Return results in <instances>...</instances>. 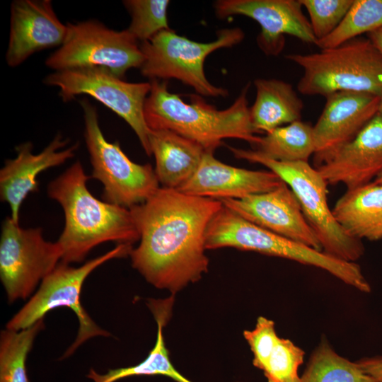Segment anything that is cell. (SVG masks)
Instances as JSON below:
<instances>
[{
    "label": "cell",
    "mask_w": 382,
    "mask_h": 382,
    "mask_svg": "<svg viewBox=\"0 0 382 382\" xmlns=\"http://www.w3.org/2000/svg\"><path fill=\"white\" fill-rule=\"evenodd\" d=\"M215 199L159 187L144 202L129 208L139 244L132 265L154 286L175 294L208 272L205 235L222 207Z\"/></svg>",
    "instance_id": "6da1fadb"
},
{
    "label": "cell",
    "mask_w": 382,
    "mask_h": 382,
    "mask_svg": "<svg viewBox=\"0 0 382 382\" xmlns=\"http://www.w3.org/2000/svg\"><path fill=\"white\" fill-rule=\"evenodd\" d=\"M90 178L77 161L47 186L48 196L64 211V227L57 242L66 264L82 262L103 243L132 245L139 241L130 209L95 197L86 186Z\"/></svg>",
    "instance_id": "7a4b0ae2"
},
{
    "label": "cell",
    "mask_w": 382,
    "mask_h": 382,
    "mask_svg": "<svg viewBox=\"0 0 382 382\" xmlns=\"http://www.w3.org/2000/svg\"><path fill=\"white\" fill-rule=\"evenodd\" d=\"M150 82L151 88L144 108L149 129L170 130L212 152L224 139H242L253 146L258 143L260 137L255 134L247 98L250 83L230 107L218 110L196 95L191 96V103L184 102L169 91L166 81Z\"/></svg>",
    "instance_id": "3957f363"
},
{
    "label": "cell",
    "mask_w": 382,
    "mask_h": 382,
    "mask_svg": "<svg viewBox=\"0 0 382 382\" xmlns=\"http://www.w3.org/2000/svg\"><path fill=\"white\" fill-rule=\"evenodd\" d=\"M205 247L207 250L230 247L291 260L324 270L360 291L369 293L371 289L356 262L339 260L274 233L247 221L224 205L207 226Z\"/></svg>",
    "instance_id": "277c9868"
},
{
    "label": "cell",
    "mask_w": 382,
    "mask_h": 382,
    "mask_svg": "<svg viewBox=\"0 0 382 382\" xmlns=\"http://www.w3.org/2000/svg\"><path fill=\"white\" fill-rule=\"evenodd\" d=\"M303 69L298 91L328 96L339 91L382 95V54L367 37H358L311 54L285 57Z\"/></svg>",
    "instance_id": "5b68a950"
},
{
    "label": "cell",
    "mask_w": 382,
    "mask_h": 382,
    "mask_svg": "<svg viewBox=\"0 0 382 382\" xmlns=\"http://www.w3.org/2000/svg\"><path fill=\"white\" fill-rule=\"evenodd\" d=\"M228 149L237 158L268 168L291 188L324 253L354 262L364 255L362 241L350 236L335 219L328 203V185L308 162H282L254 149Z\"/></svg>",
    "instance_id": "8992f818"
},
{
    "label": "cell",
    "mask_w": 382,
    "mask_h": 382,
    "mask_svg": "<svg viewBox=\"0 0 382 382\" xmlns=\"http://www.w3.org/2000/svg\"><path fill=\"white\" fill-rule=\"evenodd\" d=\"M132 249V245L117 244L110 251L77 267L60 261L41 282L35 294L8 321L6 328L12 330L27 328L43 319L52 309L65 306L74 312L79 328L75 341L63 358L70 356L91 337L110 336V332L100 328L83 307L80 301L82 286L88 276L97 267L110 260L129 255Z\"/></svg>",
    "instance_id": "52a82bcc"
},
{
    "label": "cell",
    "mask_w": 382,
    "mask_h": 382,
    "mask_svg": "<svg viewBox=\"0 0 382 382\" xmlns=\"http://www.w3.org/2000/svg\"><path fill=\"white\" fill-rule=\"evenodd\" d=\"M239 28L218 30L215 40L199 42L179 35L171 29L164 30L140 44L144 62L141 74L151 80L175 79L192 87L199 95L226 97L228 91L215 86L207 79L204 63L212 52L232 47L243 40Z\"/></svg>",
    "instance_id": "ba28073f"
},
{
    "label": "cell",
    "mask_w": 382,
    "mask_h": 382,
    "mask_svg": "<svg viewBox=\"0 0 382 382\" xmlns=\"http://www.w3.org/2000/svg\"><path fill=\"white\" fill-rule=\"evenodd\" d=\"M80 104L92 166L91 177L102 183L103 199L127 209L144 202L160 187L154 169L149 163L130 160L118 142H109L101 131L96 108L86 99Z\"/></svg>",
    "instance_id": "9c48e42d"
},
{
    "label": "cell",
    "mask_w": 382,
    "mask_h": 382,
    "mask_svg": "<svg viewBox=\"0 0 382 382\" xmlns=\"http://www.w3.org/2000/svg\"><path fill=\"white\" fill-rule=\"evenodd\" d=\"M62 45L46 59L54 71L98 67L123 78L132 68H140L144 54L127 30H115L96 20L68 23Z\"/></svg>",
    "instance_id": "30bf717a"
},
{
    "label": "cell",
    "mask_w": 382,
    "mask_h": 382,
    "mask_svg": "<svg viewBox=\"0 0 382 382\" xmlns=\"http://www.w3.org/2000/svg\"><path fill=\"white\" fill-rule=\"evenodd\" d=\"M44 83L59 89V95L67 102L81 94L88 95L122 118L133 129L141 146L151 156L144 108L151 91V82L131 83L107 69L82 67L54 71Z\"/></svg>",
    "instance_id": "8fae6325"
},
{
    "label": "cell",
    "mask_w": 382,
    "mask_h": 382,
    "mask_svg": "<svg viewBox=\"0 0 382 382\" xmlns=\"http://www.w3.org/2000/svg\"><path fill=\"white\" fill-rule=\"evenodd\" d=\"M61 259L58 243L46 241L40 228H24L11 216L4 220L0 278L10 303L29 297Z\"/></svg>",
    "instance_id": "7c38bea8"
},
{
    "label": "cell",
    "mask_w": 382,
    "mask_h": 382,
    "mask_svg": "<svg viewBox=\"0 0 382 382\" xmlns=\"http://www.w3.org/2000/svg\"><path fill=\"white\" fill-rule=\"evenodd\" d=\"M214 7L220 18L241 15L255 21L261 28L259 48L267 55H278L285 45L284 35L316 45L309 20L300 0H219Z\"/></svg>",
    "instance_id": "4fadbf2b"
},
{
    "label": "cell",
    "mask_w": 382,
    "mask_h": 382,
    "mask_svg": "<svg viewBox=\"0 0 382 382\" xmlns=\"http://www.w3.org/2000/svg\"><path fill=\"white\" fill-rule=\"evenodd\" d=\"M224 206L247 221L274 233L322 250L291 188L284 182L278 187L243 199H221Z\"/></svg>",
    "instance_id": "5bb4252c"
},
{
    "label": "cell",
    "mask_w": 382,
    "mask_h": 382,
    "mask_svg": "<svg viewBox=\"0 0 382 382\" xmlns=\"http://www.w3.org/2000/svg\"><path fill=\"white\" fill-rule=\"evenodd\" d=\"M325 98L323 112L313 126L316 168L360 132L378 113L380 102L378 96L354 91L335 92Z\"/></svg>",
    "instance_id": "9a60e30c"
},
{
    "label": "cell",
    "mask_w": 382,
    "mask_h": 382,
    "mask_svg": "<svg viewBox=\"0 0 382 382\" xmlns=\"http://www.w3.org/2000/svg\"><path fill=\"white\" fill-rule=\"evenodd\" d=\"M50 0H15L11 6L8 66L16 67L36 52L60 47L67 34Z\"/></svg>",
    "instance_id": "2e32d148"
},
{
    "label": "cell",
    "mask_w": 382,
    "mask_h": 382,
    "mask_svg": "<svg viewBox=\"0 0 382 382\" xmlns=\"http://www.w3.org/2000/svg\"><path fill=\"white\" fill-rule=\"evenodd\" d=\"M67 143L57 134L42 151L35 154L32 143L25 142L16 147V158L6 161L0 170V197L9 205L15 222L19 223L20 209L28 194L38 190V175L74 156L79 144L63 149Z\"/></svg>",
    "instance_id": "e0dca14e"
},
{
    "label": "cell",
    "mask_w": 382,
    "mask_h": 382,
    "mask_svg": "<svg viewBox=\"0 0 382 382\" xmlns=\"http://www.w3.org/2000/svg\"><path fill=\"white\" fill-rule=\"evenodd\" d=\"M284 181L271 170H252L229 166L205 151L192 177L178 190L215 199H243L271 191Z\"/></svg>",
    "instance_id": "ac0fdd59"
},
{
    "label": "cell",
    "mask_w": 382,
    "mask_h": 382,
    "mask_svg": "<svg viewBox=\"0 0 382 382\" xmlns=\"http://www.w3.org/2000/svg\"><path fill=\"white\" fill-rule=\"evenodd\" d=\"M316 169L328 185L342 183L347 190L371 183L382 170V115L378 112Z\"/></svg>",
    "instance_id": "d6986e66"
},
{
    "label": "cell",
    "mask_w": 382,
    "mask_h": 382,
    "mask_svg": "<svg viewBox=\"0 0 382 382\" xmlns=\"http://www.w3.org/2000/svg\"><path fill=\"white\" fill-rule=\"evenodd\" d=\"M149 142L157 179L170 189H178L192 177L206 151L198 143L168 129H150Z\"/></svg>",
    "instance_id": "ffe728a7"
},
{
    "label": "cell",
    "mask_w": 382,
    "mask_h": 382,
    "mask_svg": "<svg viewBox=\"0 0 382 382\" xmlns=\"http://www.w3.org/2000/svg\"><path fill=\"white\" fill-rule=\"evenodd\" d=\"M332 211L337 221L352 237L361 241L382 239V184L373 181L347 190Z\"/></svg>",
    "instance_id": "44dd1931"
},
{
    "label": "cell",
    "mask_w": 382,
    "mask_h": 382,
    "mask_svg": "<svg viewBox=\"0 0 382 382\" xmlns=\"http://www.w3.org/2000/svg\"><path fill=\"white\" fill-rule=\"evenodd\" d=\"M256 97L250 108L252 125L257 133L301 120L303 103L292 86L279 79H257Z\"/></svg>",
    "instance_id": "7402d4cb"
},
{
    "label": "cell",
    "mask_w": 382,
    "mask_h": 382,
    "mask_svg": "<svg viewBox=\"0 0 382 382\" xmlns=\"http://www.w3.org/2000/svg\"><path fill=\"white\" fill-rule=\"evenodd\" d=\"M172 303L173 301L170 299L149 301L148 305L157 322V337L155 345L142 361L132 366L109 369L105 374H99L95 369H91L86 376L93 382H116L130 376L161 375L169 377L176 382H192L173 366L165 345L163 330Z\"/></svg>",
    "instance_id": "603a6c76"
},
{
    "label": "cell",
    "mask_w": 382,
    "mask_h": 382,
    "mask_svg": "<svg viewBox=\"0 0 382 382\" xmlns=\"http://www.w3.org/2000/svg\"><path fill=\"white\" fill-rule=\"evenodd\" d=\"M254 150L282 162H308L316 150L313 126L301 120L277 127L260 137Z\"/></svg>",
    "instance_id": "cb8c5ba5"
},
{
    "label": "cell",
    "mask_w": 382,
    "mask_h": 382,
    "mask_svg": "<svg viewBox=\"0 0 382 382\" xmlns=\"http://www.w3.org/2000/svg\"><path fill=\"white\" fill-rule=\"evenodd\" d=\"M301 382H376L361 367L339 355L325 338L312 352Z\"/></svg>",
    "instance_id": "d4e9b609"
},
{
    "label": "cell",
    "mask_w": 382,
    "mask_h": 382,
    "mask_svg": "<svg viewBox=\"0 0 382 382\" xmlns=\"http://www.w3.org/2000/svg\"><path fill=\"white\" fill-rule=\"evenodd\" d=\"M44 320L20 330L5 328L0 334V382H29L26 359Z\"/></svg>",
    "instance_id": "484cf974"
},
{
    "label": "cell",
    "mask_w": 382,
    "mask_h": 382,
    "mask_svg": "<svg viewBox=\"0 0 382 382\" xmlns=\"http://www.w3.org/2000/svg\"><path fill=\"white\" fill-rule=\"evenodd\" d=\"M381 28L382 0H354L340 24L316 45L321 50L334 47Z\"/></svg>",
    "instance_id": "4316f807"
},
{
    "label": "cell",
    "mask_w": 382,
    "mask_h": 382,
    "mask_svg": "<svg viewBox=\"0 0 382 382\" xmlns=\"http://www.w3.org/2000/svg\"><path fill=\"white\" fill-rule=\"evenodd\" d=\"M168 0H125L123 4L131 16L127 29L141 43L151 40L164 30H169Z\"/></svg>",
    "instance_id": "83f0119b"
},
{
    "label": "cell",
    "mask_w": 382,
    "mask_h": 382,
    "mask_svg": "<svg viewBox=\"0 0 382 382\" xmlns=\"http://www.w3.org/2000/svg\"><path fill=\"white\" fill-rule=\"evenodd\" d=\"M305 352L289 339L279 337L264 369L267 382H301L299 368Z\"/></svg>",
    "instance_id": "f1b7e54d"
},
{
    "label": "cell",
    "mask_w": 382,
    "mask_h": 382,
    "mask_svg": "<svg viewBox=\"0 0 382 382\" xmlns=\"http://www.w3.org/2000/svg\"><path fill=\"white\" fill-rule=\"evenodd\" d=\"M354 0H300L308 15L313 33L321 40L340 24Z\"/></svg>",
    "instance_id": "f546056e"
},
{
    "label": "cell",
    "mask_w": 382,
    "mask_h": 382,
    "mask_svg": "<svg viewBox=\"0 0 382 382\" xmlns=\"http://www.w3.org/2000/svg\"><path fill=\"white\" fill-rule=\"evenodd\" d=\"M243 336L253 355V364L263 371L279 339L274 321L260 316L255 328L245 330Z\"/></svg>",
    "instance_id": "4dcf8cb0"
},
{
    "label": "cell",
    "mask_w": 382,
    "mask_h": 382,
    "mask_svg": "<svg viewBox=\"0 0 382 382\" xmlns=\"http://www.w3.org/2000/svg\"><path fill=\"white\" fill-rule=\"evenodd\" d=\"M357 361L376 382H382V356L364 357Z\"/></svg>",
    "instance_id": "1f68e13d"
},
{
    "label": "cell",
    "mask_w": 382,
    "mask_h": 382,
    "mask_svg": "<svg viewBox=\"0 0 382 382\" xmlns=\"http://www.w3.org/2000/svg\"><path fill=\"white\" fill-rule=\"evenodd\" d=\"M367 36L382 54V28L368 33Z\"/></svg>",
    "instance_id": "d6a6232c"
},
{
    "label": "cell",
    "mask_w": 382,
    "mask_h": 382,
    "mask_svg": "<svg viewBox=\"0 0 382 382\" xmlns=\"http://www.w3.org/2000/svg\"><path fill=\"white\" fill-rule=\"evenodd\" d=\"M374 183L382 184V170L381 173L376 177V178L374 180Z\"/></svg>",
    "instance_id": "836d02e7"
},
{
    "label": "cell",
    "mask_w": 382,
    "mask_h": 382,
    "mask_svg": "<svg viewBox=\"0 0 382 382\" xmlns=\"http://www.w3.org/2000/svg\"><path fill=\"white\" fill-rule=\"evenodd\" d=\"M378 112L382 115V95L380 96V102H379Z\"/></svg>",
    "instance_id": "e575fe53"
}]
</instances>
